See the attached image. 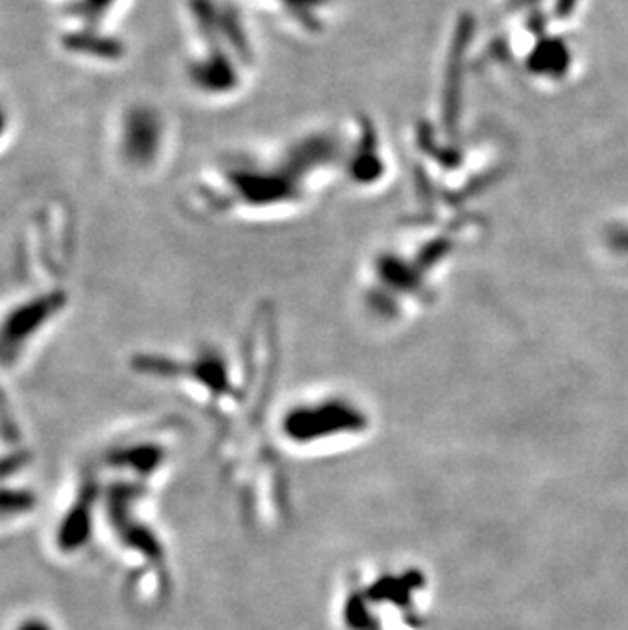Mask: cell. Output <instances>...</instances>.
<instances>
[{"label": "cell", "instance_id": "5b68a950", "mask_svg": "<svg viewBox=\"0 0 628 630\" xmlns=\"http://www.w3.org/2000/svg\"><path fill=\"white\" fill-rule=\"evenodd\" d=\"M9 129H11V117H9L7 106L0 103V143L9 136Z\"/></svg>", "mask_w": 628, "mask_h": 630}, {"label": "cell", "instance_id": "3957f363", "mask_svg": "<svg viewBox=\"0 0 628 630\" xmlns=\"http://www.w3.org/2000/svg\"><path fill=\"white\" fill-rule=\"evenodd\" d=\"M166 150V123L145 104L129 106L119 120L117 152L131 170H152Z\"/></svg>", "mask_w": 628, "mask_h": 630}, {"label": "cell", "instance_id": "7a4b0ae2", "mask_svg": "<svg viewBox=\"0 0 628 630\" xmlns=\"http://www.w3.org/2000/svg\"><path fill=\"white\" fill-rule=\"evenodd\" d=\"M123 0H60L64 17L72 23L64 46L69 52L88 57H119V43H113L102 31Z\"/></svg>", "mask_w": 628, "mask_h": 630}, {"label": "cell", "instance_id": "6da1fadb", "mask_svg": "<svg viewBox=\"0 0 628 630\" xmlns=\"http://www.w3.org/2000/svg\"><path fill=\"white\" fill-rule=\"evenodd\" d=\"M190 15L201 39V52L187 66L190 82L206 97L238 92L239 72L247 69L233 64V52L254 57L238 18L215 0H192Z\"/></svg>", "mask_w": 628, "mask_h": 630}, {"label": "cell", "instance_id": "277c9868", "mask_svg": "<svg viewBox=\"0 0 628 630\" xmlns=\"http://www.w3.org/2000/svg\"><path fill=\"white\" fill-rule=\"evenodd\" d=\"M606 241L616 256L625 257L628 261V227H614L608 231Z\"/></svg>", "mask_w": 628, "mask_h": 630}]
</instances>
